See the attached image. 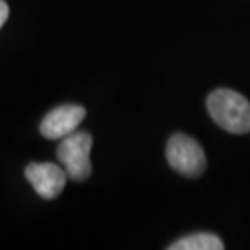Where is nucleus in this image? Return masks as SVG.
<instances>
[{
	"instance_id": "nucleus-1",
	"label": "nucleus",
	"mask_w": 250,
	"mask_h": 250,
	"mask_svg": "<svg viewBox=\"0 0 250 250\" xmlns=\"http://www.w3.org/2000/svg\"><path fill=\"white\" fill-rule=\"evenodd\" d=\"M207 107L221 128L236 135L250 132V103L242 94L226 88L214 89L207 99Z\"/></svg>"
},
{
	"instance_id": "nucleus-2",
	"label": "nucleus",
	"mask_w": 250,
	"mask_h": 250,
	"mask_svg": "<svg viewBox=\"0 0 250 250\" xmlns=\"http://www.w3.org/2000/svg\"><path fill=\"white\" fill-rule=\"evenodd\" d=\"M93 148V138L86 132H73L62 138L57 148V158L62 163L68 179L83 182L91 176L89 153Z\"/></svg>"
},
{
	"instance_id": "nucleus-3",
	"label": "nucleus",
	"mask_w": 250,
	"mask_h": 250,
	"mask_svg": "<svg viewBox=\"0 0 250 250\" xmlns=\"http://www.w3.org/2000/svg\"><path fill=\"white\" fill-rule=\"evenodd\" d=\"M166 159L174 171L186 177H198L207 169V156L197 140L188 135L176 133L169 138Z\"/></svg>"
},
{
	"instance_id": "nucleus-4",
	"label": "nucleus",
	"mask_w": 250,
	"mask_h": 250,
	"mask_svg": "<svg viewBox=\"0 0 250 250\" xmlns=\"http://www.w3.org/2000/svg\"><path fill=\"white\" fill-rule=\"evenodd\" d=\"M24 177L36 190L39 197L46 200L57 198L67 184V174L54 163H31L24 169Z\"/></svg>"
},
{
	"instance_id": "nucleus-5",
	"label": "nucleus",
	"mask_w": 250,
	"mask_h": 250,
	"mask_svg": "<svg viewBox=\"0 0 250 250\" xmlns=\"http://www.w3.org/2000/svg\"><path fill=\"white\" fill-rule=\"evenodd\" d=\"M86 111L77 104H63L52 109L46 117L42 119L39 130L41 135L47 140H61L67 135L77 132L78 125L83 122Z\"/></svg>"
},
{
	"instance_id": "nucleus-6",
	"label": "nucleus",
	"mask_w": 250,
	"mask_h": 250,
	"mask_svg": "<svg viewBox=\"0 0 250 250\" xmlns=\"http://www.w3.org/2000/svg\"><path fill=\"white\" fill-rule=\"evenodd\" d=\"M171 250H223L224 244L216 234L198 232L182 237L169 246Z\"/></svg>"
},
{
	"instance_id": "nucleus-7",
	"label": "nucleus",
	"mask_w": 250,
	"mask_h": 250,
	"mask_svg": "<svg viewBox=\"0 0 250 250\" xmlns=\"http://www.w3.org/2000/svg\"><path fill=\"white\" fill-rule=\"evenodd\" d=\"M7 18H8V5L3 0H0V28L5 24Z\"/></svg>"
}]
</instances>
